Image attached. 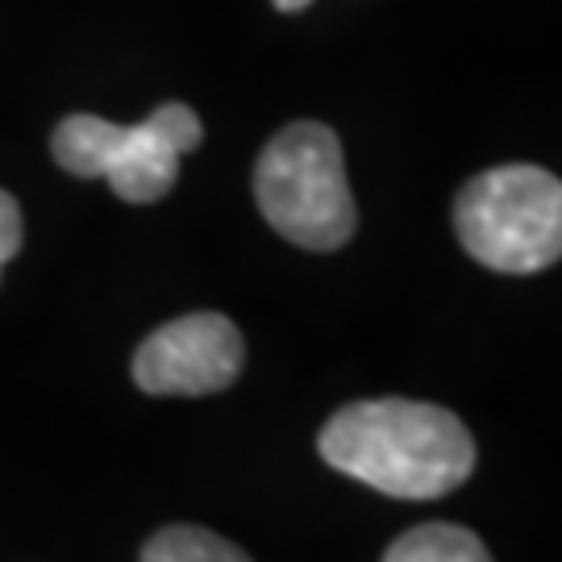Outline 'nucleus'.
<instances>
[{
    "label": "nucleus",
    "mask_w": 562,
    "mask_h": 562,
    "mask_svg": "<svg viewBox=\"0 0 562 562\" xmlns=\"http://www.w3.org/2000/svg\"><path fill=\"white\" fill-rule=\"evenodd\" d=\"M317 450L334 471L396 501L450 496L475 471V442L450 408L396 396L338 408Z\"/></svg>",
    "instance_id": "obj_1"
},
{
    "label": "nucleus",
    "mask_w": 562,
    "mask_h": 562,
    "mask_svg": "<svg viewBox=\"0 0 562 562\" xmlns=\"http://www.w3.org/2000/svg\"><path fill=\"white\" fill-rule=\"evenodd\" d=\"M255 201L267 225L304 250H338L359 225L341 142L322 121H296L267 142L255 167Z\"/></svg>",
    "instance_id": "obj_2"
},
{
    "label": "nucleus",
    "mask_w": 562,
    "mask_h": 562,
    "mask_svg": "<svg viewBox=\"0 0 562 562\" xmlns=\"http://www.w3.org/2000/svg\"><path fill=\"white\" fill-rule=\"evenodd\" d=\"M454 234L471 259L501 276H533L562 255V183L546 167L508 162L467 183Z\"/></svg>",
    "instance_id": "obj_3"
},
{
    "label": "nucleus",
    "mask_w": 562,
    "mask_h": 562,
    "mask_svg": "<svg viewBox=\"0 0 562 562\" xmlns=\"http://www.w3.org/2000/svg\"><path fill=\"white\" fill-rule=\"evenodd\" d=\"M204 138L201 117L188 104H162L142 125L76 113L59 121L50 150L63 171L80 180H109L125 204L162 201L180 180V159Z\"/></svg>",
    "instance_id": "obj_4"
},
{
    "label": "nucleus",
    "mask_w": 562,
    "mask_h": 562,
    "mask_svg": "<svg viewBox=\"0 0 562 562\" xmlns=\"http://www.w3.org/2000/svg\"><path fill=\"white\" fill-rule=\"evenodd\" d=\"M246 341L222 313H188L159 325L134 355V383L146 396H209L241 375Z\"/></svg>",
    "instance_id": "obj_5"
},
{
    "label": "nucleus",
    "mask_w": 562,
    "mask_h": 562,
    "mask_svg": "<svg viewBox=\"0 0 562 562\" xmlns=\"http://www.w3.org/2000/svg\"><path fill=\"white\" fill-rule=\"evenodd\" d=\"M383 562H492V554L462 525L425 521V525H413L408 533H401L396 542L387 546Z\"/></svg>",
    "instance_id": "obj_6"
},
{
    "label": "nucleus",
    "mask_w": 562,
    "mask_h": 562,
    "mask_svg": "<svg viewBox=\"0 0 562 562\" xmlns=\"http://www.w3.org/2000/svg\"><path fill=\"white\" fill-rule=\"evenodd\" d=\"M142 562H250L246 550L225 542L209 529L196 525H171L159 529L150 542L142 546Z\"/></svg>",
    "instance_id": "obj_7"
},
{
    "label": "nucleus",
    "mask_w": 562,
    "mask_h": 562,
    "mask_svg": "<svg viewBox=\"0 0 562 562\" xmlns=\"http://www.w3.org/2000/svg\"><path fill=\"white\" fill-rule=\"evenodd\" d=\"M21 250V209L9 192H0V271Z\"/></svg>",
    "instance_id": "obj_8"
},
{
    "label": "nucleus",
    "mask_w": 562,
    "mask_h": 562,
    "mask_svg": "<svg viewBox=\"0 0 562 562\" xmlns=\"http://www.w3.org/2000/svg\"><path fill=\"white\" fill-rule=\"evenodd\" d=\"M271 4H276L280 13H301V9H308L313 0H271Z\"/></svg>",
    "instance_id": "obj_9"
}]
</instances>
